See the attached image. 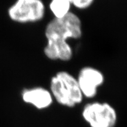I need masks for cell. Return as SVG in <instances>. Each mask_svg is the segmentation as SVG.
I'll use <instances>...</instances> for the list:
<instances>
[{
  "label": "cell",
  "instance_id": "obj_5",
  "mask_svg": "<svg viewBox=\"0 0 127 127\" xmlns=\"http://www.w3.org/2000/svg\"><path fill=\"white\" fill-rule=\"evenodd\" d=\"M84 98L93 99L105 82L104 74L97 68L87 66L79 71L77 77Z\"/></svg>",
  "mask_w": 127,
  "mask_h": 127
},
{
  "label": "cell",
  "instance_id": "obj_4",
  "mask_svg": "<svg viewBox=\"0 0 127 127\" xmlns=\"http://www.w3.org/2000/svg\"><path fill=\"white\" fill-rule=\"evenodd\" d=\"M45 6L42 0H16L8 9L12 21L20 24L34 23L43 20Z\"/></svg>",
  "mask_w": 127,
  "mask_h": 127
},
{
  "label": "cell",
  "instance_id": "obj_8",
  "mask_svg": "<svg viewBox=\"0 0 127 127\" xmlns=\"http://www.w3.org/2000/svg\"><path fill=\"white\" fill-rule=\"evenodd\" d=\"M71 3V5L74 6L76 8L80 9V10H84L90 8L95 0H68Z\"/></svg>",
  "mask_w": 127,
  "mask_h": 127
},
{
  "label": "cell",
  "instance_id": "obj_1",
  "mask_svg": "<svg viewBox=\"0 0 127 127\" xmlns=\"http://www.w3.org/2000/svg\"><path fill=\"white\" fill-rule=\"evenodd\" d=\"M47 44L44 54L51 61L68 62L72 60L74 51L68 42L82 35V23L79 16L71 11L64 18L52 19L47 24L44 31Z\"/></svg>",
  "mask_w": 127,
  "mask_h": 127
},
{
  "label": "cell",
  "instance_id": "obj_3",
  "mask_svg": "<svg viewBox=\"0 0 127 127\" xmlns=\"http://www.w3.org/2000/svg\"><path fill=\"white\" fill-rule=\"evenodd\" d=\"M81 115L90 127H115L118 121L117 111L107 102L87 103L83 107Z\"/></svg>",
  "mask_w": 127,
  "mask_h": 127
},
{
  "label": "cell",
  "instance_id": "obj_6",
  "mask_svg": "<svg viewBox=\"0 0 127 127\" xmlns=\"http://www.w3.org/2000/svg\"><path fill=\"white\" fill-rule=\"evenodd\" d=\"M21 97L24 102L32 105L38 109H47L54 102L50 90L42 87L24 89L22 91Z\"/></svg>",
  "mask_w": 127,
  "mask_h": 127
},
{
  "label": "cell",
  "instance_id": "obj_2",
  "mask_svg": "<svg viewBox=\"0 0 127 127\" xmlns=\"http://www.w3.org/2000/svg\"><path fill=\"white\" fill-rule=\"evenodd\" d=\"M50 91L58 104L70 108L81 104L84 98L77 77L66 71H60L52 76Z\"/></svg>",
  "mask_w": 127,
  "mask_h": 127
},
{
  "label": "cell",
  "instance_id": "obj_7",
  "mask_svg": "<svg viewBox=\"0 0 127 127\" xmlns=\"http://www.w3.org/2000/svg\"><path fill=\"white\" fill-rule=\"evenodd\" d=\"M72 7L68 0H51L49 8L54 15V18H64L71 12Z\"/></svg>",
  "mask_w": 127,
  "mask_h": 127
}]
</instances>
